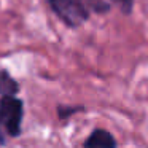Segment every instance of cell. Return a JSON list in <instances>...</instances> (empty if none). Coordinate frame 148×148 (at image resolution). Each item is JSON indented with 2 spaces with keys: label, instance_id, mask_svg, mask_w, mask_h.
<instances>
[{
  "label": "cell",
  "instance_id": "1",
  "mask_svg": "<svg viewBox=\"0 0 148 148\" xmlns=\"http://www.w3.org/2000/svg\"><path fill=\"white\" fill-rule=\"evenodd\" d=\"M54 14L69 27H80L89 19L91 10L86 0H48Z\"/></svg>",
  "mask_w": 148,
  "mask_h": 148
},
{
  "label": "cell",
  "instance_id": "2",
  "mask_svg": "<svg viewBox=\"0 0 148 148\" xmlns=\"http://www.w3.org/2000/svg\"><path fill=\"white\" fill-rule=\"evenodd\" d=\"M24 118V103L16 96L0 97V124L8 135L18 137Z\"/></svg>",
  "mask_w": 148,
  "mask_h": 148
},
{
  "label": "cell",
  "instance_id": "3",
  "mask_svg": "<svg viewBox=\"0 0 148 148\" xmlns=\"http://www.w3.org/2000/svg\"><path fill=\"white\" fill-rule=\"evenodd\" d=\"M83 148H118V143L112 132L102 127H96L84 140Z\"/></svg>",
  "mask_w": 148,
  "mask_h": 148
},
{
  "label": "cell",
  "instance_id": "4",
  "mask_svg": "<svg viewBox=\"0 0 148 148\" xmlns=\"http://www.w3.org/2000/svg\"><path fill=\"white\" fill-rule=\"evenodd\" d=\"M19 91L18 81L5 69H0V94L2 96H16Z\"/></svg>",
  "mask_w": 148,
  "mask_h": 148
},
{
  "label": "cell",
  "instance_id": "5",
  "mask_svg": "<svg viewBox=\"0 0 148 148\" xmlns=\"http://www.w3.org/2000/svg\"><path fill=\"white\" fill-rule=\"evenodd\" d=\"M86 2L89 10L97 14H103L107 11H110V8H112V3L107 2V0H86Z\"/></svg>",
  "mask_w": 148,
  "mask_h": 148
},
{
  "label": "cell",
  "instance_id": "6",
  "mask_svg": "<svg viewBox=\"0 0 148 148\" xmlns=\"http://www.w3.org/2000/svg\"><path fill=\"white\" fill-rule=\"evenodd\" d=\"M112 3L116 5L119 8V11L126 16H129L134 10V0H112Z\"/></svg>",
  "mask_w": 148,
  "mask_h": 148
},
{
  "label": "cell",
  "instance_id": "7",
  "mask_svg": "<svg viewBox=\"0 0 148 148\" xmlns=\"http://www.w3.org/2000/svg\"><path fill=\"white\" fill-rule=\"evenodd\" d=\"M81 110H83V107H59L58 113H59V118L61 119H65L69 116H72L73 113L81 112Z\"/></svg>",
  "mask_w": 148,
  "mask_h": 148
},
{
  "label": "cell",
  "instance_id": "8",
  "mask_svg": "<svg viewBox=\"0 0 148 148\" xmlns=\"http://www.w3.org/2000/svg\"><path fill=\"white\" fill-rule=\"evenodd\" d=\"M0 145H5V134H3V127L0 124Z\"/></svg>",
  "mask_w": 148,
  "mask_h": 148
}]
</instances>
